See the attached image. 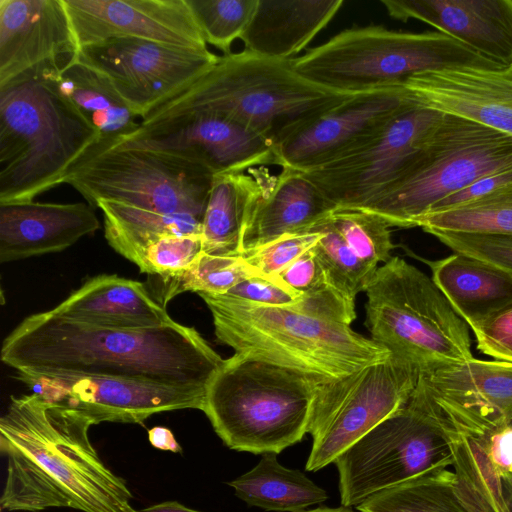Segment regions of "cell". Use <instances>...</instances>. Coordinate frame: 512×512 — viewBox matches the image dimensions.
<instances>
[{
  "label": "cell",
  "instance_id": "obj_45",
  "mask_svg": "<svg viewBox=\"0 0 512 512\" xmlns=\"http://www.w3.org/2000/svg\"><path fill=\"white\" fill-rule=\"evenodd\" d=\"M510 183H512V166L495 171L477 179L470 185L437 203L429 213L446 210L469 202Z\"/></svg>",
  "mask_w": 512,
  "mask_h": 512
},
{
  "label": "cell",
  "instance_id": "obj_5",
  "mask_svg": "<svg viewBox=\"0 0 512 512\" xmlns=\"http://www.w3.org/2000/svg\"><path fill=\"white\" fill-rule=\"evenodd\" d=\"M352 95V94H350ZM296 72L292 60L247 50L219 57L187 89L151 111L141 123L193 112L233 120L275 141L322 109L346 98Z\"/></svg>",
  "mask_w": 512,
  "mask_h": 512
},
{
  "label": "cell",
  "instance_id": "obj_9",
  "mask_svg": "<svg viewBox=\"0 0 512 512\" xmlns=\"http://www.w3.org/2000/svg\"><path fill=\"white\" fill-rule=\"evenodd\" d=\"M510 166L512 137L444 114L407 176L358 210L377 215L390 227H417L446 197Z\"/></svg>",
  "mask_w": 512,
  "mask_h": 512
},
{
  "label": "cell",
  "instance_id": "obj_31",
  "mask_svg": "<svg viewBox=\"0 0 512 512\" xmlns=\"http://www.w3.org/2000/svg\"><path fill=\"white\" fill-rule=\"evenodd\" d=\"M108 244L127 260L139 264L144 250L170 235L200 234L202 219L190 214L146 210L121 202L100 200Z\"/></svg>",
  "mask_w": 512,
  "mask_h": 512
},
{
  "label": "cell",
  "instance_id": "obj_28",
  "mask_svg": "<svg viewBox=\"0 0 512 512\" xmlns=\"http://www.w3.org/2000/svg\"><path fill=\"white\" fill-rule=\"evenodd\" d=\"M268 175L264 167H259L213 177L201 222L202 252L241 255L244 229L264 192Z\"/></svg>",
  "mask_w": 512,
  "mask_h": 512
},
{
  "label": "cell",
  "instance_id": "obj_46",
  "mask_svg": "<svg viewBox=\"0 0 512 512\" xmlns=\"http://www.w3.org/2000/svg\"><path fill=\"white\" fill-rule=\"evenodd\" d=\"M478 438L504 480L512 474V422Z\"/></svg>",
  "mask_w": 512,
  "mask_h": 512
},
{
  "label": "cell",
  "instance_id": "obj_47",
  "mask_svg": "<svg viewBox=\"0 0 512 512\" xmlns=\"http://www.w3.org/2000/svg\"><path fill=\"white\" fill-rule=\"evenodd\" d=\"M148 440L151 446L156 449L170 451L173 453L182 452V447L169 428L163 426H155L149 429Z\"/></svg>",
  "mask_w": 512,
  "mask_h": 512
},
{
  "label": "cell",
  "instance_id": "obj_41",
  "mask_svg": "<svg viewBox=\"0 0 512 512\" xmlns=\"http://www.w3.org/2000/svg\"><path fill=\"white\" fill-rule=\"evenodd\" d=\"M431 235L453 253L481 260L512 276V235L455 232H434Z\"/></svg>",
  "mask_w": 512,
  "mask_h": 512
},
{
  "label": "cell",
  "instance_id": "obj_44",
  "mask_svg": "<svg viewBox=\"0 0 512 512\" xmlns=\"http://www.w3.org/2000/svg\"><path fill=\"white\" fill-rule=\"evenodd\" d=\"M221 295L256 304L281 307H295L302 299L300 294L276 276L264 275L249 277Z\"/></svg>",
  "mask_w": 512,
  "mask_h": 512
},
{
  "label": "cell",
  "instance_id": "obj_8",
  "mask_svg": "<svg viewBox=\"0 0 512 512\" xmlns=\"http://www.w3.org/2000/svg\"><path fill=\"white\" fill-rule=\"evenodd\" d=\"M371 339L419 373L473 358L469 327L433 279L392 256L365 290Z\"/></svg>",
  "mask_w": 512,
  "mask_h": 512
},
{
  "label": "cell",
  "instance_id": "obj_26",
  "mask_svg": "<svg viewBox=\"0 0 512 512\" xmlns=\"http://www.w3.org/2000/svg\"><path fill=\"white\" fill-rule=\"evenodd\" d=\"M342 0H258L241 36L245 50L292 60L332 20Z\"/></svg>",
  "mask_w": 512,
  "mask_h": 512
},
{
  "label": "cell",
  "instance_id": "obj_3",
  "mask_svg": "<svg viewBox=\"0 0 512 512\" xmlns=\"http://www.w3.org/2000/svg\"><path fill=\"white\" fill-rule=\"evenodd\" d=\"M47 63L0 87V204L34 201L63 183L100 134L58 88Z\"/></svg>",
  "mask_w": 512,
  "mask_h": 512
},
{
  "label": "cell",
  "instance_id": "obj_23",
  "mask_svg": "<svg viewBox=\"0 0 512 512\" xmlns=\"http://www.w3.org/2000/svg\"><path fill=\"white\" fill-rule=\"evenodd\" d=\"M99 227L93 207L82 202L0 204V261L60 252Z\"/></svg>",
  "mask_w": 512,
  "mask_h": 512
},
{
  "label": "cell",
  "instance_id": "obj_24",
  "mask_svg": "<svg viewBox=\"0 0 512 512\" xmlns=\"http://www.w3.org/2000/svg\"><path fill=\"white\" fill-rule=\"evenodd\" d=\"M336 205L301 171L268 175L263 194L244 229L241 255L282 236L305 234L328 219Z\"/></svg>",
  "mask_w": 512,
  "mask_h": 512
},
{
  "label": "cell",
  "instance_id": "obj_50",
  "mask_svg": "<svg viewBox=\"0 0 512 512\" xmlns=\"http://www.w3.org/2000/svg\"><path fill=\"white\" fill-rule=\"evenodd\" d=\"M504 482H505V486L507 488L509 497H510V499L512 501V474H511V476L507 480H504Z\"/></svg>",
  "mask_w": 512,
  "mask_h": 512
},
{
  "label": "cell",
  "instance_id": "obj_42",
  "mask_svg": "<svg viewBox=\"0 0 512 512\" xmlns=\"http://www.w3.org/2000/svg\"><path fill=\"white\" fill-rule=\"evenodd\" d=\"M320 231L282 236L242 255L261 275L275 277L321 239Z\"/></svg>",
  "mask_w": 512,
  "mask_h": 512
},
{
  "label": "cell",
  "instance_id": "obj_14",
  "mask_svg": "<svg viewBox=\"0 0 512 512\" xmlns=\"http://www.w3.org/2000/svg\"><path fill=\"white\" fill-rule=\"evenodd\" d=\"M407 405L447 436H485L512 422V364L473 357L421 371Z\"/></svg>",
  "mask_w": 512,
  "mask_h": 512
},
{
  "label": "cell",
  "instance_id": "obj_37",
  "mask_svg": "<svg viewBox=\"0 0 512 512\" xmlns=\"http://www.w3.org/2000/svg\"><path fill=\"white\" fill-rule=\"evenodd\" d=\"M313 231L322 233L312 248L332 284L352 299L365 292L378 267L360 259L332 227L329 218Z\"/></svg>",
  "mask_w": 512,
  "mask_h": 512
},
{
  "label": "cell",
  "instance_id": "obj_11",
  "mask_svg": "<svg viewBox=\"0 0 512 512\" xmlns=\"http://www.w3.org/2000/svg\"><path fill=\"white\" fill-rule=\"evenodd\" d=\"M419 370L390 354L343 378L320 383L308 425L307 471H318L382 420L406 406Z\"/></svg>",
  "mask_w": 512,
  "mask_h": 512
},
{
  "label": "cell",
  "instance_id": "obj_2",
  "mask_svg": "<svg viewBox=\"0 0 512 512\" xmlns=\"http://www.w3.org/2000/svg\"><path fill=\"white\" fill-rule=\"evenodd\" d=\"M92 425L82 412L37 394L11 396L0 418V452L7 463L1 509L136 512L126 481L92 445Z\"/></svg>",
  "mask_w": 512,
  "mask_h": 512
},
{
  "label": "cell",
  "instance_id": "obj_10",
  "mask_svg": "<svg viewBox=\"0 0 512 512\" xmlns=\"http://www.w3.org/2000/svg\"><path fill=\"white\" fill-rule=\"evenodd\" d=\"M214 175L181 156L99 141L68 172L65 183L96 207L100 200L203 218Z\"/></svg>",
  "mask_w": 512,
  "mask_h": 512
},
{
  "label": "cell",
  "instance_id": "obj_32",
  "mask_svg": "<svg viewBox=\"0 0 512 512\" xmlns=\"http://www.w3.org/2000/svg\"><path fill=\"white\" fill-rule=\"evenodd\" d=\"M455 489L468 512H512L504 479L482 442L473 436L449 435Z\"/></svg>",
  "mask_w": 512,
  "mask_h": 512
},
{
  "label": "cell",
  "instance_id": "obj_7",
  "mask_svg": "<svg viewBox=\"0 0 512 512\" xmlns=\"http://www.w3.org/2000/svg\"><path fill=\"white\" fill-rule=\"evenodd\" d=\"M292 64L308 81L347 95L402 85L425 72L500 67L443 33L402 32L379 25L341 31L292 59Z\"/></svg>",
  "mask_w": 512,
  "mask_h": 512
},
{
  "label": "cell",
  "instance_id": "obj_16",
  "mask_svg": "<svg viewBox=\"0 0 512 512\" xmlns=\"http://www.w3.org/2000/svg\"><path fill=\"white\" fill-rule=\"evenodd\" d=\"M32 393L74 408L94 424L143 423L152 415L183 409L203 411L206 390L138 379L17 372Z\"/></svg>",
  "mask_w": 512,
  "mask_h": 512
},
{
  "label": "cell",
  "instance_id": "obj_18",
  "mask_svg": "<svg viewBox=\"0 0 512 512\" xmlns=\"http://www.w3.org/2000/svg\"><path fill=\"white\" fill-rule=\"evenodd\" d=\"M402 85L352 94L281 135L275 165L307 172L361 146L378 133L408 99Z\"/></svg>",
  "mask_w": 512,
  "mask_h": 512
},
{
  "label": "cell",
  "instance_id": "obj_35",
  "mask_svg": "<svg viewBox=\"0 0 512 512\" xmlns=\"http://www.w3.org/2000/svg\"><path fill=\"white\" fill-rule=\"evenodd\" d=\"M425 232L512 235V183L457 205L429 213L417 224Z\"/></svg>",
  "mask_w": 512,
  "mask_h": 512
},
{
  "label": "cell",
  "instance_id": "obj_40",
  "mask_svg": "<svg viewBox=\"0 0 512 512\" xmlns=\"http://www.w3.org/2000/svg\"><path fill=\"white\" fill-rule=\"evenodd\" d=\"M201 253L200 234L165 236L144 250L137 267L149 276H171L186 270Z\"/></svg>",
  "mask_w": 512,
  "mask_h": 512
},
{
  "label": "cell",
  "instance_id": "obj_33",
  "mask_svg": "<svg viewBox=\"0 0 512 512\" xmlns=\"http://www.w3.org/2000/svg\"><path fill=\"white\" fill-rule=\"evenodd\" d=\"M360 512H468L455 489V475L435 470L383 489L356 506Z\"/></svg>",
  "mask_w": 512,
  "mask_h": 512
},
{
  "label": "cell",
  "instance_id": "obj_30",
  "mask_svg": "<svg viewBox=\"0 0 512 512\" xmlns=\"http://www.w3.org/2000/svg\"><path fill=\"white\" fill-rule=\"evenodd\" d=\"M276 453L262 454L258 464L227 482L249 506L266 511L302 512L328 499L327 492L303 472L281 465Z\"/></svg>",
  "mask_w": 512,
  "mask_h": 512
},
{
  "label": "cell",
  "instance_id": "obj_38",
  "mask_svg": "<svg viewBox=\"0 0 512 512\" xmlns=\"http://www.w3.org/2000/svg\"><path fill=\"white\" fill-rule=\"evenodd\" d=\"M205 43L231 53L232 43L241 38L258 0H186Z\"/></svg>",
  "mask_w": 512,
  "mask_h": 512
},
{
  "label": "cell",
  "instance_id": "obj_4",
  "mask_svg": "<svg viewBox=\"0 0 512 512\" xmlns=\"http://www.w3.org/2000/svg\"><path fill=\"white\" fill-rule=\"evenodd\" d=\"M211 312L217 339L246 354L324 383L391 353L350 325L293 307L267 306L225 295L198 294Z\"/></svg>",
  "mask_w": 512,
  "mask_h": 512
},
{
  "label": "cell",
  "instance_id": "obj_13",
  "mask_svg": "<svg viewBox=\"0 0 512 512\" xmlns=\"http://www.w3.org/2000/svg\"><path fill=\"white\" fill-rule=\"evenodd\" d=\"M402 108L373 137L349 153L303 172L338 209H359L404 179L444 113L409 92Z\"/></svg>",
  "mask_w": 512,
  "mask_h": 512
},
{
  "label": "cell",
  "instance_id": "obj_49",
  "mask_svg": "<svg viewBox=\"0 0 512 512\" xmlns=\"http://www.w3.org/2000/svg\"><path fill=\"white\" fill-rule=\"evenodd\" d=\"M302 512H355L351 510L348 507H337V508H330V507H319L316 509L308 510V511H302Z\"/></svg>",
  "mask_w": 512,
  "mask_h": 512
},
{
  "label": "cell",
  "instance_id": "obj_34",
  "mask_svg": "<svg viewBox=\"0 0 512 512\" xmlns=\"http://www.w3.org/2000/svg\"><path fill=\"white\" fill-rule=\"evenodd\" d=\"M276 277L302 296L301 302L293 308L346 325L355 320V300L332 284L312 249Z\"/></svg>",
  "mask_w": 512,
  "mask_h": 512
},
{
  "label": "cell",
  "instance_id": "obj_22",
  "mask_svg": "<svg viewBox=\"0 0 512 512\" xmlns=\"http://www.w3.org/2000/svg\"><path fill=\"white\" fill-rule=\"evenodd\" d=\"M388 14L419 20L500 67L512 66V0H382Z\"/></svg>",
  "mask_w": 512,
  "mask_h": 512
},
{
  "label": "cell",
  "instance_id": "obj_17",
  "mask_svg": "<svg viewBox=\"0 0 512 512\" xmlns=\"http://www.w3.org/2000/svg\"><path fill=\"white\" fill-rule=\"evenodd\" d=\"M189 159L214 176L275 165L274 141L226 117L193 112L140 123L115 143Z\"/></svg>",
  "mask_w": 512,
  "mask_h": 512
},
{
  "label": "cell",
  "instance_id": "obj_27",
  "mask_svg": "<svg viewBox=\"0 0 512 512\" xmlns=\"http://www.w3.org/2000/svg\"><path fill=\"white\" fill-rule=\"evenodd\" d=\"M425 262L469 329L512 303V276L491 264L459 253Z\"/></svg>",
  "mask_w": 512,
  "mask_h": 512
},
{
  "label": "cell",
  "instance_id": "obj_12",
  "mask_svg": "<svg viewBox=\"0 0 512 512\" xmlns=\"http://www.w3.org/2000/svg\"><path fill=\"white\" fill-rule=\"evenodd\" d=\"M344 507L420 475L447 469L450 440L427 416L406 404L343 451L333 462Z\"/></svg>",
  "mask_w": 512,
  "mask_h": 512
},
{
  "label": "cell",
  "instance_id": "obj_20",
  "mask_svg": "<svg viewBox=\"0 0 512 512\" xmlns=\"http://www.w3.org/2000/svg\"><path fill=\"white\" fill-rule=\"evenodd\" d=\"M402 86L423 105L512 137V66L425 72Z\"/></svg>",
  "mask_w": 512,
  "mask_h": 512
},
{
  "label": "cell",
  "instance_id": "obj_21",
  "mask_svg": "<svg viewBox=\"0 0 512 512\" xmlns=\"http://www.w3.org/2000/svg\"><path fill=\"white\" fill-rule=\"evenodd\" d=\"M78 50L62 0H0V87Z\"/></svg>",
  "mask_w": 512,
  "mask_h": 512
},
{
  "label": "cell",
  "instance_id": "obj_29",
  "mask_svg": "<svg viewBox=\"0 0 512 512\" xmlns=\"http://www.w3.org/2000/svg\"><path fill=\"white\" fill-rule=\"evenodd\" d=\"M54 77L60 91L97 129L99 141L118 143L139 128L140 118L111 81L76 56L57 66Z\"/></svg>",
  "mask_w": 512,
  "mask_h": 512
},
{
  "label": "cell",
  "instance_id": "obj_6",
  "mask_svg": "<svg viewBox=\"0 0 512 512\" xmlns=\"http://www.w3.org/2000/svg\"><path fill=\"white\" fill-rule=\"evenodd\" d=\"M319 384L297 371L235 353L208 385L203 412L229 449L278 454L308 433Z\"/></svg>",
  "mask_w": 512,
  "mask_h": 512
},
{
  "label": "cell",
  "instance_id": "obj_48",
  "mask_svg": "<svg viewBox=\"0 0 512 512\" xmlns=\"http://www.w3.org/2000/svg\"><path fill=\"white\" fill-rule=\"evenodd\" d=\"M136 512H202L189 508L178 501H164L146 508L137 510Z\"/></svg>",
  "mask_w": 512,
  "mask_h": 512
},
{
  "label": "cell",
  "instance_id": "obj_43",
  "mask_svg": "<svg viewBox=\"0 0 512 512\" xmlns=\"http://www.w3.org/2000/svg\"><path fill=\"white\" fill-rule=\"evenodd\" d=\"M476 348L493 360L512 364V303L471 328Z\"/></svg>",
  "mask_w": 512,
  "mask_h": 512
},
{
  "label": "cell",
  "instance_id": "obj_15",
  "mask_svg": "<svg viewBox=\"0 0 512 512\" xmlns=\"http://www.w3.org/2000/svg\"><path fill=\"white\" fill-rule=\"evenodd\" d=\"M76 58L104 74L140 118L187 89L218 61L209 49L112 38L78 50Z\"/></svg>",
  "mask_w": 512,
  "mask_h": 512
},
{
  "label": "cell",
  "instance_id": "obj_36",
  "mask_svg": "<svg viewBox=\"0 0 512 512\" xmlns=\"http://www.w3.org/2000/svg\"><path fill=\"white\" fill-rule=\"evenodd\" d=\"M261 275L242 255L218 256L202 252L184 271L166 277H152L158 284L154 298L162 306L184 292L225 294L241 281Z\"/></svg>",
  "mask_w": 512,
  "mask_h": 512
},
{
  "label": "cell",
  "instance_id": "obj_39",
  "mask_svg": "<svg viewBox=\"0 0 512 512\" xmlns=\"http://www.w3.org/2000/svg\"><path fill=\"white\" fill-rule=\"evenodd\" d=\"M332 227L364 262L378 267L388 262L395 247L389 225L375 214L358 209H338L329 217Z\"/></svg>",
  "mask_w": 512,
  "mask_h": 512
},
{
  "label": "cell",
  "instance_id": "obj_1",
  "mask_svg": "<svg viewBox=\"0 0 512 512\" xmlns=\"http://www.w3.org/2000/svg\"><path fill=\"white\" fill-rule=\"evenodd\" d=\"M1 359L17 372L113 376L207 391L225 362L194 328L175 320L149 328L32 314L5 338Z\"/></svg>",
  "mask_w": 512,
  "mask_h": 512
},
{
  "label": "cell",
  "instance_id": "obj_25",
  "mask_svg": "<svg viewBox=\"0 0 512 512\" xmlns=\"http://www.w3.org/2000/svg\"><path fill=\"white\" fill-rule=\"evenodd\" d=\"M51 311L74 321L116 328H149L173 321L143 283L107 274L88 279Z\"/></svg>",
  "mask_w": 512,
  "mask_h": 512
},
{
  "label": "cell",
  "instance_id": "obj_51",
  "mask_svg": "<svg viewBox=\"0 0 512 512\" xmlns=\"http://www.w3.org/2000/svg\"><path fill=\"white\" fill-rule=\"evenodd\" d=\"M512 502V501H511Z\"/></svg>",
  "mask_w": 512,
  "mask_h": 512
},
{
  "label": "cell",
  "instance_id": "obj_19",
  "mask_svg": "<svg viewBox=\"0 0 512 512\" xmlns=\"http://www.w3.org/2000/svg\"><path fill=\"white\" fill-rule=\"evenodd\" d=\"M78 46L137 38L208 49L186 0H62Z\"/></svg>",
  "mask_w": 512,
  "mask_h": 512
}]
</instances>
